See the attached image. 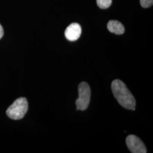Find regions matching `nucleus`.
<instances>
[{"instance_id":"f257e3e1","label":"nucleus","mask_w":153,"mask_h":153,"mask_svg":"<svg viewBox=\"0 0 153 153\" xmlns=\"http://www.w3.org/2000/svg\"><path fill=\"white\" fill-rule=\"evenodd\" d=\"M111 88L115 98L122 107L134 111L136 100L126 84L119 79H115L111 84Z\"/></svg>"},{"instance_id":"f03ea898","label":"nucleus","mask_w":153,"mask_h":153,"mask_svg":"<svg viewBox=\"0 0 153 153\" xmlns=\"http://www.w3.org/2000/svg\"><path fill=\"white\" fill-rule=\"evenodd\" d=\"M27 100L25 98H19L7 108L6 114L9 117L14 120H20L26 115L28 110Z\"/></svg>"},{"instance_id":"7ed1b4c3","label":"nucleus","mask_w":153,"mask_h":153,"mask_svg":"<svg viewBox=\"0 0 153 153\" xmlns=\"http://www.w3.org/2000/svg\"><path fill=\"white\" fill-rule=\"evenodd\" d=\"M78 98L76 102V110L87 109L90 101L91 90L88 83L82 82L78 86Z\"/></svg>"},{"instance_id":"20e7f679","label":"nucleus","mask_w":153,"mask_h":153,"mask_svg":"<svg viewBox=\"0 0 153 153\" xmlns=\"http://www.w3.org/2000/svg\"><path fill=\"white\" fill-rule=\"evenodd\" d=\"M127 147L132 153H146V147L140 138L134 135H129L126 138Z\"/></svg>"},{"instance_id":"39448f33","label":"nucleus","mask_w":153,"mask_h":153,"mask_svg":"<svg viewBox=\"0 0 153 153\" xmlns=\"http://www.w3.org/2000/svg\"><path fill=\"white\" fill-rule=\"evenodd\" d=\"M81 33L82 29L81 26L76 23H73L66 28L65 36L68 40L74 42L79 38Z\"/></svg>"},{"instance_id":"423d86ee","label":"nucleus","mask_w":153,"mask_h":153,"mask_svg":"<svg viewBox=\"0 0 153 153\" xmlns=\"http://www.w3.org/2000/svg\"><path fill=\"white\" fill-rule=\"evenodd\" d=\"M107 28L111 33L117 35H121L125 32V28L123 24L117 21H110L107 24Z\"/></svg>"},{"instance_id":"0eeeda50","label":"nucleus","mask_w":153,"mask_h":153,"mask_svg":"<svg viewBox=\"0 0 153 153\" xmlns=\"http://www.w3.org/2000/svg\"><path fill=\"white\" fill-rule=\"evenodd\" d=\"M112 0H97V3L101 9H105L108 8L112 4Z\"/></svg>"},{"instance_id":"6e6552de","label":"nucleus","mask_w":153,"mask_h":153,"mask_svg":"<svg viewBox=\"0 0 153 153\" xmlns=\"http://www.w3.org/2000/svg\"><path fill=\"white\" fill-rule=\"evenodd\" d=\"M153 0H140V4L143 7L147 8L153 5Z\"/></svg>"},{"instance_id":"1a4fd4ad","label":"nucleus","mask_w":153,"mask_h":153,"mask_svg":"<svg viewBox=\"0 0 153 153\" xmlns=\"http://www.w3.org/2000/svg\"><path fill=\"white\" fill-rule=\"evenodd\" d=\"M3 35H4V30L0 24V39L2 38Z\"/></svg>"}]
</instances>
